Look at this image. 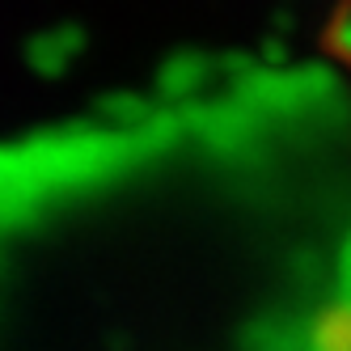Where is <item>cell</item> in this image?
Returning a JSON list of instances; mask_svg holds the SVG:
<instances>
[{
	"instance_id": "6da1fadb",
	"label": "cell",
	"mask_w": 351,
	"mask_h": 351,
	"mask_svg": "<svg viewBox=\"0 0 351 351\" xmlns=\"http://www.w3.org/2000/svg\"><path fill=\"white\" fill-rule=\"evenodd\" d=\"M275 351H351V241L343 245L317 305L292 326Z\"/></svg>"
}]
</instances>
